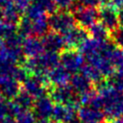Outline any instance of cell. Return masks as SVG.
I'll list each match as a JSON object with an SVG mask.
<instances>
[{"mask_svg":"<svg viewBox=\"0 0 123 123\" xmlns=\"http://www.w3.org/2000/svg\"><path fill=\"white\" fill-rule=\"evenodd\" d=\"M32 1L35 2V3L39 4L45 10V12L50 13V14L55 12L56 10H57V6H56V3H55V0H32Z\"/></svg>","mask_w":123,"mask_h":123,"instance_id":"obj_27","label":"cell"},{"mask_svg":"<svg viewBox=\"0 0 123 123\" xmlns=\"http://www.w3.org/2000/svg\"><path fill=\"white\" fill-rule=\"evenodd\" d=\"M112 63L117 68V73L123 76V48H116L112 56Z\"/></svg>","mask_w":123,"mask_h":123,"instance_id":"obj_26","label":"cell"},{"mask_svg":"<svg viewBox=\"0 0 123 123\" xmlns=\"http://www.w3.org/2000/svg\"><path fill=\"white\" fill-rule=\"evenodd\" d=\"M70 86L77 95L88 92L91 89V82L83 74H74L70 80Z\"/></svg>","mask_w":123,"mask_h":123,"instance_id":"obj_16","label":"cell"},{"mask_svg":"<svg viewBox=\"0 0 123 123\" xmlns=\"http://www.w3.org/2000/svg\"><path fill=\"white\" fill-rule=\"evenodd\" d=\"M37 123H59L57 121H55L54 119H50V118H47V119H41V120H38Z\"/></svg>","mask_w":123,"mask_h":123,"instance_id":"obj_36","label":"cell"},{"mask_svg":"<svg viewBox=\"0 0 123 123\" xmlns=\"http://www.w3.org/2000/svg\"><path fill=\"white\" fill-rule=\"evenodd\" d=\"M22 51L27 59L35 58L42 54L45 50L42 44L41 39L37 37H28L23 39L22 42Z\"/></svg>","mask_w":123,"mask_h":123,"instance_id":"obj_15","label":"cell"},{"mask_svg":"<svg viewBox=\"0 0 123 123\" xmlns=\"http://www.w3.org/2000/svg\"><path fill=\"white\" fill-rule=\"evenodd\" d=\"M45 77H46L48 85H51L52 86H67L71 80L70 73L65 68H63L61 64L52 68L46 74Z\"/></svg>","mask_w":123,"mask_h":123,"instance_id":"obj_13","label":"cell"},{"mask_svg":"<svg viewBox=\"0 0 123 123\" xmlns=\"http://www.w3.org/2000/svg\"><path fill=\"white\" fill-rule=\"evenodd\" d=\"M3 12H4V22L15 26L18 25V23L22 18L21 16L22 12L13 4H11L10 6L3 9Z\"/></svg>","mask_w":123,"mask_h":123,"instance_id":"obj_20","label":"cell"},{"mask_svg":"<svg viewBox=\"0 0 123 123\" xmlns=\"http://www.w3.org/2000/svg\"><path fill=\"white\" fill-rule=\"evenodd\" d=\"M3 43H4V40H3V37H2L1 35H0V46H1Z\"/></svg>","mask_w":123,"mask_h":123,"instance_id":"obj_39","label":"cell"},{"mask_svg":"<svg viewBox=\"0 0 123 123\" xmlns=\"http://www.w3.org/2000/svg\"><path fill=\"white\" fill-rule=\"evenodd\" d=\"M49 21V28L56 33H59L61 35L64 34L68 30H70L72 27L75 26V18L73 13H71L68 11H56L55 12L51 13L50 16H48Z\"/></svg>","mask_w":123,"mask_h":123,"instance_id":"obj_3","label":"cell"},{"mask_svg":"<svg viewBox=\"0 0 123 123\" xmlns=\"http://www.w3.org/2000/svg\"><path fill=\"white\" fill-rule=\"evenodd\" d=\"M75 21L79 24L80 27L84 29H89L93 24L97 22L99 18V12L95 8L77 6L74 9L73 12Z\"/></svg>","mask_w":123,"mask_h":123,"instance_id":"obj_7","label":"cell"},{"mask_svg":"<svg viewBox=\"0 0 123 123\" xmlns=\"http://www.w3.org/2000/svg\"><path fill=\"white\" fill-rule=\"evenodd\" d=\"M111 2L115 8H118V9L123 8V0H111Z\"/></svg>","mask_w":123,"mask_h":123,"instance_id":"obj_32","label":"cell"},{"mask_svg":"<svg viewBox=\"0 0 123 123\" xmlns=\"http://www.w3.org/2000/svg\"><path fill=\"white\" fill-rule=\"evenodd\" d=\"M12 4L22 12L24 13L25 10L28 8V6L31 4V0H12Z\"/></svg>","mask_w":123,"mask_h":123,"instance_id":"obj_30","label":"cell"},{"mask_svg":"<svg viewBox=\"0 0 123 123\" xmlns=\"http://www.w3.org/2000/svg\"><path fill=\"white\" fill-rule=\"evenodd\" d=\"M118 18H119V24L123 26V8L118 10Z\"/></svg>","mask_w":123,"mask_h":123,"instance_id":"obj_35","label":"cell"},{"mask_svg":"<svg viewBox=\"0 0 123 123\" xmlns=\"http://www.w3.org/2000/svg\"><path fill=\"white\" fill-rule=\"evenodd\" d=\"M33 24V30H34V37H42L48 33L49 28V21H48V15L43 14L34 20H31Z\"/></svg>","mask_w":123,"mask_h":123,"instance_id":"obj_17","label":"cell"},{"mask_svg":"<svg viewBox=\"0 0 123 123\" xmlns=\"http://www.w3.org/2000/svg\"><path fill=\"white\" fill-rule=\"evenodd\" d=\"M77 107L72 105L56 104L52 113V119L59 123H70L78 117Z\"/></svg>","mask_w":123,"mask_h":123,"instance_id":"obj_11","label":"cell"},{"mask_svg":"<svg viewBox=\"0 0 123 123\" xmlns=\"http://www.w3.org/2000/svg\"><path fill=\"white\" fill-rule=\"evenodd\" d=\"M98 97L105 116L115 120L123 116V91L115 89L109 83L99 84Z\"/></svg>","mask_w":123,"mask_h":123,"instance_id":"obj_1","label":"cell"},{"mask_svg":"<svg viewBox=\"0 0 123 123\" xmlns=\"http://www.w3.org/2000/svg\"><path fill=\"white\" fill-rule=\"evenodd\" d=\"M81 70H82V74L85 75L91 83L99 85L103 82V75L95 66L86 62V64H84Z\"/></svg>","mask_w":123,"mask_h":123,"instance_id":"obj_21","label":"cell"},{"mask_svg":"<svg viewBox=\"0 0 123 123\" xmlns=\"http://www.w3.org/2000/svg\"><path fill=\"white\" fill-rule=\"evenodd\" d=\"M11 4H12V0H0V8L5 9L6 7L10 6Z\"/></svg>","mask_w":123,"mask_h":123,"instance_id":"obj_34","label":"cell"},{"mask_svg":"<svg viewBox=\"0 0 123 123\" xmlns=\"http://www.w3.org/2000/svg\"><path fill=\"white\" fill-rule=\"evenodd\" d=\"M0 123H16V120L13 116H8L0 121Z\"/></svg>","mask_w":123,"mask_h":123,"instance_id":"obj_33","label":"cell"},{"mask_svg":"<svg viewBox=\"0 0 123 123\" xmlns=\"http://www.w3.org/2000/svg\"><path fill=\"white\" fill-rule=\"evenodd\" d=\"M85 58L80 51L75 49H66L60 55V64L70 74L78 72L84 66Z\"/></svg>","mask_w":123,"mask_h":123,"instance_id":"obj_5","label":"cell"},{"mask_svg":"<svg viewBox=\"0 0 123 123\" xmlns=\"http://www.w3.org/2000/svg\"><path fill=\"white\" fill-rule=\"evenodd\" d=\"M79 3L80 6L95 8L96 6L101 4V0H79Z\"/></svg>","mask_w":123,"mask_h":123,"instance_id":"obj_31","label":"cell"},{"mask_svg":"<svg viewBox=\"0 0 123 123\" xmlns=\"http://www.w3.org/2000/svg\"><path fill=\"white\" fill-rule=\"evenodd\" d=\"M78 118L81 123H103L105 118L101 109L93 106H82L77 111Z\"/></svg>","mask_w":123,"mask_h":123,"instance_id":"obj_12","label":"cell"},{"mask_svg":"<svg viewBox=\"0 0 123 123\" xmlns=\"http://www.w3.org/2000/svg\"><path fill=\"white\" fill-rule=\"evenodd\" d=\"M16 107H18L20 110L22 111H27V110H30L33 108V105H34V98L29 94L27 93L25 90L21 89L18 94L12 99V101Z\"/></svg>","mask_w":123,"mask_h":123,"instance_id":"obj_18","label":"cell"},{"mask_svg":"<svg viewBox=\"0 0 123 123\" xmlns=\"http://www.w3.org/2000/svg\"><path fill=\"white\" fill-rule=\"evenodd\" d=\"M60 64V56L58 53L44 51L37 57L26 59L23 62V67L31 75H41L46 74L54 67Z\"/></svg>","mask_w":123,"mask_h":123,"instance_id":"obj_2","label":"cell"},{"mask_svg":"<svg viewBox=\"0 0 123 123\" xmlns=\"http://www.w3.org/2000/svg\"><path fill=\"white\" fill-rule=\"evenodd\" d=\"M54 101L51 99L50 96H42L35 100L32 111L36 115L37 118L39 120L41 119H47L52 116L53 111H54Z\"/></svg>","mask_w":123,"mask_h":123,"instance_id":"obj_9","label":"cell"},{"mask_svg":"<svg viewBox=\"0 0 123 123\" xmlns=\"http://www.w3.org/2000/svg\"><path fill=\"white\" fill-rule=\"evenodd\" d=\"M14 118L16 123H37V118L30 110L19 111Z\"/></svg>","mask_w":123,"mask_h":123,"instance_id":"obj_24","label":"cell"},{"mask_svg":"<svg viewBox=\"0 0 123 123\" xmlns=\"http://www.w3.org/2000/svg\"><path fill=\"white\" fill-rule=\"evenodd\" d=\"M47 80L45 76L41 75H29L25 81L22 83V88L27 93H29L34 99H37L39 97L45 96L48 88H47Z\"/></svg>","mask_w":123,"mask_h":123,"instance_id":"obj_4","label":"cell"},{"mask_svg":"<svg viewBox=\"0 0 123 123\" xmlns=\"http://www.w3.org/2000/svg\"><path fill=\"white\" fill-rule=\"evenodd\" d=\"M8 116H13L12 101H9L5 98H1L0 99V121Z\"/></svg>","mask_w":123,"mask_h":123,"instance_id":"obj_25","label":"cell"},{"mask_svg":"<svg viewBox=\"0 0 123 123\" xmlns=\"http://www.w3.org/2000/svg\"><path fill=\"white\" fill-rule=\"evenodd\" d=\"M50 97L56 104L61 105H72L79 107L78 95L74 92L70 86H53L50 90Z\"/></svg>","mask_w":123,"mask_h":123,"instance_id":"obj_6","label":"cell"},{"mask_svg":"<svg viewBox=\"0 0 123 123\" xmlns=\"http://www.w3.org/2000/svg\"><path fill=\"white\" fill-rule=\"evenodd\" d=\"M55 3L57 8H59L60 10L66 11L67 9L71 8L74 5L75 0H55Z\"/></svg>","mask_w":123,"mask_h":123,"instance_id":"obj_29","label":"cell"},{"mask_svg":"<svg viewBox=\"0 0 123 123\" xmlns=\"http://www.w3.org/2000/svg\"><path fill=\"white\" fill-rule=\"evenodd\" d=\"M62 36L64 45L68 47V49H73L75 47H80L81 44L87 38V32L80 26H74Z\"/></svg>","mask_w":123,"mask_h":123,"instance_id":"obj_10","label":"cell"},{"mask_svg":"<svg viewBox=\"0 0 123 123\" xmlns=\"http://www.w3.org/2000/svg\"><path fill=\"white\" fill-rule=\"evenodd\" d=\"M111 37H112L113 43L116 46H118L120 48H123V26L118 27L117 29L112 31Z\"/></svg>","mask_w":123,"mask_h":123,"instance_id":"obj_28","label":"cell"},{"mask_svg":"<svg viewBox=\"0 0 123 123\" xmlns=\"http://www.w3.org/2000/svg\"><path fill=\"white\" fill-rule=\"evenodd\" d=\"M44 50L47 52H53L58 53L60 51H63L64 48V41L62 38V36L56 32H48L45 36L41 38Z\"/></svg>","mask_w":123,"mask_h":123,"instance_id":"obj_14","label":"cell"},{"mask_svg":"<svg viewBox=\"0 0 123 123\" xmlns=\"http://www.w3.org/2000/svg\"><path fill=\"white\" fill-rule=\"evenodd\" d=\"M24 14H25V17L29 18L30 20H34V19H36V18H37L43 14H47V12L39 4L33 2L25 10Z\"/></svg>","mask_w":123,"mask_h":123,"instance_id":"obj_23","label":"cell"},{"mask_svg":"<svg viewBox=\"0 0 123 123\" xmlns=\"http://www.w3.org/2000/svg\"><path fill=\"white\" fill-rule=\"evenodd\" d=\"M17 33L23 38H26L28 37H34V30H33L32 21L29 18L22 16L20 22L17 25Z\"/></svg>","mask_w":123,"mask_h":123,"instance_id":"obj_22","label":"cell"},{"mask_svg":"<svg viewBox=\"0 0 123 123\" xmlns=\"http://www.w3.org/2000/svg\"><path fill=\"white\" fill-rule=\"evenodd\" d=\"M4 22V12H3V9L0 8V24Z\"/></svg>","mask_w":123,"mask_h":123,"instance_id":"obj_37","label":"cell"},{"mask_svg":"<svg viewBox=\"0 0 123 123\" xmlns=\"http://www.w3.org/2000/svg\"><path fill=\"white\" fill-rule=\"evenodd\" d=\"M89 34L92 38L99 42L108 41L110 37V31L101 22H96L89 28Z\"/></svg>","mask_w":123,"mask_h":123,"instance_id":"obj_19","label":"cell"},{"mask_svg":"<svg viewBox=\"0 0 123 123\" xmlns=\"http://www.w3.org/2000/svg\"><path fill=\"white\" fill-rule=\"evenodd\" d=\"M111 123H123V116L120 117V118H117V119H115V120H112Z\"/></svg>","mask_w":123,"mask_h":123,"instance_id":"obj_38","label":"cell"},{"mask_svg":"<svg viewBox=\"0 0 123 123\" xmlns=\"http://www.w3.org/2000/svg\"><path fill=\"white\" fill-rule=\"evenodd\" d=\"M99 12V18L101 23L108 28L109 31H114L119 27L118 9L111 3H105L101 6Z\"/></svg>","mask_w":123,"mask_h":123,"instance_id":"obj_8","label":"cell"},{"mask_svg":"<svg viewBox=\"0 0 123 123\" xmlns=\"http://www.w3.org/2000/svg\"><path fill=\"white\" fill-rule=\"evenodd\" d=\"M0 99H1V91H0Z\"/></svg>","mask_w":123,"mask_h":123,"instance_id":"obj_40","label":"cell"}]
</instances>
